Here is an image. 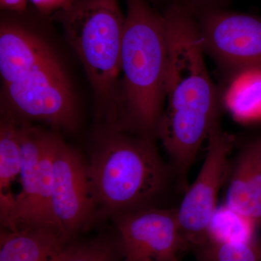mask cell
Returning a JSON list of instances; mask_svg holds the SVG:
<instances>
[{
    "label": "cell",
    "instance_id": "cell-1",
    "mask_svg": "<svg viewBox=\"0 0 261 261\" xmlns=\"http://www.w3.org/2000/svg\"><path fill=\"white\" fill-rule=\"evenodd\" d=\"M163 14L168 66L164 109L157 135L171 158L179 187L186 192L192 163L219 123L220 94L207 70L193 13L171 9Z\"/></svg>",
    "mask_w": 261,
    "mask_h": 261
},
{
    "label": "cell",
    "instance_id": "cell-2",
    "mask_svg": "<svg viewBox=\"0 0 261 261\" xmlns=\"http://www.w3.org/2000/svg\"><path fill=\"white\" fill-rule=\"evenodd\" d=\"M121 56L123 118L152 137L165 106L168 44L164 15L148 0H126Z\"/></svg>",
    "mask_w": 261,
    "mask_h": 261
},
{
    "label": "cell",
    "instance_id": "cell-3",
    "mask_svg": "<svg viewBox=\"0 0 261 261\" xmlns=\"http://www.w3.org/2000/svg\"><path fill=\"white\" fill-rule=\"evenodd\" d=\"M55 17L84 65L102 113L123 118L121 56L125 15L119 0H73Z\"/></svg>",
    "mask_w": 261,
    "mask_h": 261
},
{
    "label": "cell",
    "instance_id": "cell-4",
    "mask_svg": "<svg viewBox=\"0 0 261 261\" xmlns=\"http://www.w3.org/2000/svg\"><path fill=\"white\" fill-rule=\"evenodd\" d=\"M88 171L94 197L113 209L144 203L162 190L167 177L152 137L119 128L103 137Z\"/></svg>",
    "mask_w": 261,
    "mask_h": 261
},
{
    "label": "cell",
    "instance_id": "cell-5",
    "mask_svg": "<svg viewBox=\"0 0 261 261\" xmlns=\"http://www.w3.org/2000/svg\"><path fill=\"white\" fill-rule=\"evenodd\" d=\"M205 54L230 79L261 66V16L228 8H207L194 12Z\"/></svg>",
    "mask_w": 261,
    "mask_h": 261
},
{
    "label": "cell",
    "instance_id": "cell-6",
    "mask_svg": "<svg viewBox=\"0 0 261 261\" xmlns=\"http://www.w3.org/2000/svg\"><path fill=\"white\" fill-rule=\"evenodd\" d=\"M18 137L22 152L19 178L21 188L16 196L10 231L32 227L59 228L51 211V159L57 136L23 126L18 128Z\"/></svg>",
    "mask_w": 261,
    "mask_h": 261
},
{
    "label": "cell",
    "instance_id": "cell-7",
    "mask_svg": "<svg viewBox=\"0 0 261 261\" xmlns=\"http://www.w3.org/2000/svg\"><path fill=\"white\" fill-rule=\"evenodd\" d=\"M207 142V154L200 172L176 208L182 236L188 246L200 250L208 244L209 226L218 208V196L233 145V139L221 130L219 123L211 132Z\"/></svg>",
    "mask_w": 261,
    "mask_h": 261
},
{
    "label": "cell",
    "instance_id": "cell-8",
    "mask_svg": "<svg viewBox=\"0 0 261 261\" xmlns=\"http://www.w3.org/2000/svg\"><path fill=\"white\" fill-rule=\"evenodd\" d=\"M4 88L12 107L23 116L61 128L74 125V95L56 56Z\"/></svg>",
    "mask_w": 261,
    "mask_h": 261
},
{
    "label": "cell",
    "instance_id": "cell-9",
    "mask_svg": "<svg viewBox=\"0 0 261 261\" xmlns=\"http://www.w3.org/2000/svg\"><path fill=\"white\" fill-rule=\"evenodd\" d=\"M118 228L127 261H178V252L188 247L176 208L133 211L122 218Z\"/></svg>",
    "mask_w": 261,
    "mask_h": 261
},
{
    "label": "cell",
    "instance_id": "cell-10",
    "mask_svg": "<svg viewBox=\"0 0 261 261\" xmlns=\"http://www.w3.org/2000/svg\"><path fill=\"white\" fill-rule=\"evenodd\" d=\"M51 166V211L57 225L67 236L88 219L94 196L88 168L58 137L53 147Z\"/></svg>",
    "mask_w": 261,
    "mask_h": 261
},
{
    "label": "cell",
    "instance_id": "cell-11",
    "mask_svg": "<svg viewBox=\"0 0 261 261\" xmlns=\"http://www.w3.org/2000/svg\"><path fill=\"white\" fill-rule=\"evenodd\" d=\"M56 56L34 33L3 22L0 27V74L3 85L13 83L43 62Z\"/></svg>",
    "mask_w": 261,
    "mask_h": 261
},
{
    "label": "cell",
    "instance_id": "cell-12",
    "mask_svg": "<svg viewBox=\"0 0 261 261\" xmlns=\"http://www.w3.org/2000/svg\"><path fill=\"white\" fill-rule=\"evenodd\" d=\"M225 205L255 226L261 225V154L254 142L239 158Z\"/></svg>",
    "mask_w": 261,
    "mask_h": 261
},
{
    "label": "cell",
    "instance_id": "cell-13",
    "mask_svg": "<svg viewBox=\"0 0 261 261\" xmlns=\"http://www.w3.org/2000/svg\"><path fill=\"white\" fill-rule=\"evenodd\" d=\"M59 228L32 227L1 233L0 261H50L64 245Z\"/></svg>",
    "mask_w": 261,
    "mask_h": 261
},
{
    "label": "cell",
    "instance_id": "cell-14",
    "mask_svg": "<svg viewBox=\"0 0 261 261\" xmlns=\"http://www.w3.org/2000/svg\"><path fill=\"white\" fill-rule=\"evenodd\" d=\"M22 152L18 128L13 123L2 121L0 128V207L1 219L9 229L13 225L15 195L11 187L20 178Z\"/></svg>",
    "mask_w": 261,
    "mask_h": 261
},
{
    "label": "cell",
    "instance_id": "cell-15",
    "mask_svg": "<svg viewBox=\"0 0 261 261\" xmlns=\"http://www.w3.org/2000/svg\"><path fill=\"white\" fill-rule=\"evenodd\" d=\"M225 105L238 119H261V66L254 67L228 80Z\"/></svg>",
    "mask_w": 261,
    "mask_h": 261
},
{
    "label": "cell",
    "instance_id": "cell-16",
    "mask_svg": "<svg viewBox=\"0 0 261 261\" xmlns=\"http://www.w3.org/2000/svg\"><path fill=\"white\" fill-rule=\"evenodd\" d=\"M255 228L226 205L218 207L209 226L208 244L251 241L255 240Z\"/></svg>",
    "mask_w": 261,
    "mask_h": 261
},
{
    "label": "cell",
    "instance_id": "cell-17",
    "mask_svg": "<svg viewBox=\"0 0 261 261\" xmlns=\"http://www.w3.org/2000/svg\"><path fill=\"white\" fill-rule=\"evenodd\" d=\"M200 252L205 261H261V247L255 240L208 244Z\"/></svg>",
    "mask_w": 261,
    "mask_h": 261
},
{
    "label": "cell",
    "instance_id": "cell-18",
    "mask_svg": "<svg viewBox=\"0 0 261 261\" xmlns=\"http://www.w3.org/2000/svg\"><path fill=\"white\" fill-rule=\"evenodd\" d=\"M50 261H111V254L107 247L97 244L63 247Z\"/></svg>",
    "mask_w": 261,
    "mask_h": 261
},
{
    "label": "cell",
    "instance_id": "cell-19",
    "mask_svg": "<svg viewBox=\"0 0 261 261\" xmlns=\"http://www.w3.org/2000/svg\"><path fill=\"white\" fill-rule=\"evenodd\" d=\"M149 3L161 13L171 9L194 12L207 8H228L233 0H148Z\"/></svg>",
    "mask_w": 261,
    "mask_h": 261
},
{
    "label": "cell",
    "instance_id": "cell-20",
    "mask_svg": "<svg viewBox=\"0 0 261 261\" xmlns=\"http://www.w3.org/2000/svg\"><path fill=\"white\" fill-rule=\"evenodd\" d=\"M43 15L56 14L65 9L71 4L73 0H29Z\"/></svg>",
    "mask_w": 261,
    "mask_h": 261
},
{
    "label": "cell",
    "instance_id": "cell-21",
    "mask_svg": "<svg viewBox=\"0 0 261 261\" xmlns=\"http://www.w3.org/2000/svg\"><path fill=\"white\" fill-rule=\"evenodd\" d=\"M29 1V0H0V6L3 10L22 13L27 10Z\"/></svg>",
    "mask_w": 261,
    "mask_h": 261
},
{
    "label": "cell",
    "instance_id": "cell-22",
    "mask_svg": "<svg viewBox=\"0 0 261 261\" xmlns=\"http://www.w3.org/2000/svg\"><path fill=\"white\" fill-rule=\"evenodd\" d=\"M254 144H255V146H256L257 149H258L259 152H260L261 154V139L260 140L254 142Z\"/></svg>",
    "mask_w": 261,
    "mask_h": 261
},
{
    "label": "cell",
    "instance_id": "cell-23",
    "mask_svg": "<svg viewBox=\"0 0 261 261\" xmlns=\"http://www.w3.org/2000/svg\"><path fill=\"white\" fill-rule=\"evenodd\" d=\"M145 261H155V260H145ZM200 261H205V260H202V259H200Z\"/></svg>",
    "mask_w": 261,
    "mask_h": 261
}]
</instances>
